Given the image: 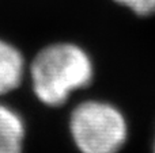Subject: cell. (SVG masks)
I'll return each mask as SVG.
<instances>
[{"instance_id": "1", "label": "cell", "mask_w": 155, "mask_h": 153, "mask_svg": "<svg viewBox=\"0 0 155 153\" xmlns=\"http://www.w3.org/2000/svg\"><path fill=\"white\" fill-rule=\"evenodd\" d=\"M94 68L91 58L74 43H53L37 53L30 65L33 92L49 107L64 105L72 92L91 83Z\"/></svg>"}, {"instance_id": "2", "label": "cell", "mask_w": 155, "mask_h": 153, "mask_svg": "<svg viewBox=\"0 0 155 153\" xmlns=\"http://www.w3.org/2000/svg\"><path fill=\"white\" fill-rule=\"evenodd\" d=\"M70 133L80 153H118L128 137V126L114 106L87 100L71 113Z\"/></svg>"}, {"instance_id": "3", "label": "cell", "mask_w": 155, "mask_h": 153, "mask_svg": "<svg viewBox=\"0 0 155 153\" xmlns=\"http://www.w3.org/2000/svg\"><path fill=\"white\" fill-rule=\"evenodd\" d=\"M26 75V61L12 43L0 39V96L15 91Z\"/></svg>"}, {"instance_id": "4", "label": "cell", "mask_w": 155, "mask_h": 153, "mask_svg": "<svg viewBox=\"0 0 155 153\" xmlns=\"http://www.w3.org/2000/svg\"><path fill=\"white\" fill-rule=\"evenodd\" d=\"M26 126L18 111L0 103V153H23Z\"/></svg>"}, {"instance_id": "5", "label": "cell", "mask_w": 155, "mask_h": 153, "mask_svg": "<svg viewBox=\"0 0 155 153\" xmlns=\"http://www.w3.org/2000/svg\"><path fill=\"white\" fill-rule=\"evenodd\" d=\"M114 2L128 7L140 16H150L155 14V0H114Z\"/></svg>"}, {"instance_id": "6", "label": "cell", "mask_w": 155, "mask_h": 153, "mask_svg": "<svg viewBox=\"0 0 155 153\" xmlns=\"http://www.w3.org/2000/svg\"><path fill=\"white\" fill-rule=\"evenodd\" d=\"M154 153H155V144H154Z\"/></svg>"}]
</instances>
